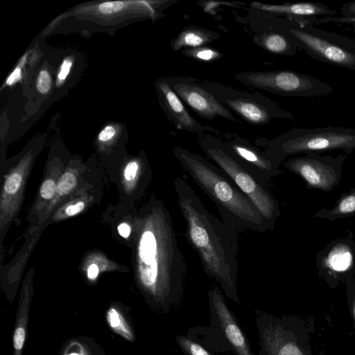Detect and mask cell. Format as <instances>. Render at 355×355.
I'll return each mask as SVG.
<instances>
[{"label": "cell", "mask_w": 355, "mask_h": 355, "mask_svg": "<svg viewBox=\"0 0 355 355\" xmlns=\"http://www.w3.org/2000/svg\"><path fill=\"white\" fill-rule=\"evenodd\" d=\"M174 188L187 239L205 272L220 285L227 297L240 304L236 286L237 231L211 214L184 178L177 177Z\"/></svg>", "instance_id": "1"}, {"label": "cell", "mask_w": 355, "mask_h": 355, "mask_svg": "<svg viewBox=\"0 0 355 355\" xmlns=\"http://www.w3.org/2000/svg\"><path fill=\"white\" fill-rule=\"evenodd\" d=\"M355 216V187L340 195L331 209L323 208L313 214L314 218L333 221Z\"/></svg>", "instance_id": "19"}, {"label": "cell", "mask_w": 355, "mask_h": 355, "mask_svg": "<svg viewBox=\"0 0 355 355\" xmlns=\"http://www.w3.org/2000/svg\"><path fill=\"white\" fill-rule=\"evenodd\" d=\"M234 78L249 87L282 96L316 97L334 91L325 82L291 70L243 71L236 73Z\"/></svg>", "instance_id": "9"}, {"label": "cell", "mask_w": 355, "mask_h": 355, "mask_svg": "<svg viewBox=\"0 0 355 355\" xmlns=\"http://www.w3.org/2000/svg\"><path fill=\"white\" fill-rule=\"evenodd\" d=\"M318 275L329 284L348 282L355 275V240L346 231L342 237L330 241L315 256Z\"/></svg>", "instance_id": "12"}, {"label": "cell", "mask_w": 355, "mask_h": 355, "mask_svg": "<svg viewBox=\"0 0 355 355\" xmlns=\"http://www.w3.org/2000/svg\"><path fill=\"white\" fill-rule=\"evenodd\" d=\"M254 313L259 355H306L291 318H277L261 310Z\"/></svg>", "instance_id": "11"}, {"label": "cell", "mask_w": 355, "mask_h": 355, "mask_svg": "<svg viewBox=\"0 0 355 355\" xmlns=\"http://www.w3.org/2000/svg\"><path fill=\"white\" fill-rule=\"evenodd\" d=\"M341 12L347 18H355V1L345 3L341 8Z\"/></svg>", "instance_id": "32"}, {"label": "cell", "mask_w": 355, "mask_h": 355, "mask_svg": "<svg viewBox=\"0 0 355 355\" xmlns=\"http://www.w3.org/2000/svg\"><path fill=\"white\" fill-rule=\"evenodd\" d=\"M107 319L110 325L116 329L121 334H123L127 338L130 337V332L124 327L123 324H121L123 318L119 314V313L114 309H110L107 314Z\"/></svg>", "instance_id": "23"}, {"label": "cell", "mask_w": 355, "mask_h": 355, "mask_svg": "<svg viewBox=\"0 0 355 355\" xmlns=\"http://www.w3.org/2000/svg\"><path fill=\"white\" fill-rule=\"evenodd\" d=\"M200 80L218 101L249 124L265 125L274 119L295 118L291 112L277 102L261 94L239 91L216 81Z\"/></svg>", "instance_id": "8"}, {"label": "cell", "mask_w": 355, "mask_h": 355, "mask_svg": "<svg viewBox=\"0 0 355 355\" xmlns=\"http://www.w3.org/2000/svg\"><path fill=\"white\" fill-rule=\"evenodd\" d=\"M165 78L184 104L200 117L207 120L220 117L232 122H239L232 112L209 92L199 79L183 76Z\"/></svg>", "instance_id": "13"}, {"label": "cell", "mask_w": 355, "mask_h": 355, "mask_svg": "<svg viewBox=\"0 0 355 355\" xmlns=\"http://www.w3.org/2000/svg\"><path fill=\"white\" fill-rule=\"evenodd\" d=\"M116 134V128L111 125L103 128L98 135V139L101 142H107L112 139Z\"/></svg>", "instance_id": "29"}, {"label": "cell", "mask_w": 355, "mask_h": 355, "mask_svg": "<svg viewBox=\"0 0 355 355\" xmlns=\"http://www.w3.org/2000/svg\"><path fill=\"white\" fill-rule=\"evenodd\" d=\"M52 80L49 72L46 69L41 70L36 79L37 90L42 94H46L51 89Z\"/></svg>", "instance_id": "24"}, {"label": "cell", "mask_w": 355, "mask_h": 355, "mask_svg": "<svg viewBox=\"0 0 355 355\" xmlns=\"http://www.w3.org/2000/svg\"><path fill=\"white\" fill-rule=\"evenodd\" d=\"M285 23L281 22L278 26L256 33L252 37L253 43L275 55H295L299 48L286 31Z\"/></svg>", "instance_id": "17"}, {"label": "cell", "mask_w": 355, "mask_h": 355, "mask_svg": "<svg viewBox=\"0 0 355 355\" xmlns=\"http://www.w3.org/2000/svg\"><path fill=\"white\" fill-rule=\"evenodd\" d=\"M220 139L230 153L263 184L268 185L272 178L282 173L279 168L282 163L253 146L247 139L232 134Z\"/></svg>", "instance_id": "14"}, {"label": "cell", "mask_w": 355, "mask_h": 355, "mask_svg": "<svg viewBox=\"0 0 355 355\" xmlns=\"http://www.w3.org/2000/svg\"><path fill=\"white\" fill-rule=\"evenodd\" d=\"M210 324L189 329L187 336L209 350L230 351L234 355H254L248 338L233 312L228 308L218 286L207 293Z\"/></svg>", "instance_id": "6"}, {"label": "cell", "mask_w": 355, "mask_h": 355, "mask_svg": "<svg viewBox=\"0 0 355 355\" xmlns=\"http://www.w3.org/2000/svg\"><path fill=\"white\" fill-rule=\"evenodd\" d=\"M182 53L192 60L205 63L218 60L224 55L218 49L207 46L186 48L182 50Z\"/></svg>", "instance_id": "20"}, {"label": "cell", "mask_w": 355, "mask_h": 355, "mask_svg": "<svg viewBox=\"0 0 355 355\" xmlns=\"http://www.w3.org/2000/svg\"><path fill=\"white\" fill-rule=\"evenodd\" d=\"M198 142L211 160L256 206L272 230L281 214L279 202L268 185L259 181L226 148L220 137L210 134L198 135Z\"/></svg>", "instance_id": "4"}, {"label": "cell", "mask_w": 355, "mask_h": 355, "mask_svg": "<svg viewBox=\"0 0 355 355\" xmlns=\"http://www.w3.org/2000/svg\"><path fill=\"white\" fill-rule=\"evenodd\" d=\"M25 330L23 327L16 329L13 336V345L16 349H21L25 340Z\"/></svg>", "instance_id": "31"}, {"label": "cell", "mask_w": 355, "mask_h": 355, "mask_svg": "<svg viewBox=\"0 0 355 355\" xmlns=\"http://www.w3.org/2000/svg\"><path fill=\"white\" fill-rule=\"evenodd\" d=\"M253 9L265 13L282 15L293 19L304 20V17L317 16L334 17L336 10L331 9L325 4L318 2H299L284 4H268L258 1L250 3Z\"/></svg>", "instance_id": "16"}, {"label": "cell", "mask_w": 355, "mask_h": 355, "mask_svg": "<svg viewBox=\"0 0 355 355\" xmlns=\"http://www.w3.org/2000/svg\"><path fill=\"white\" fill-rule=\"evenodd\" d=\"M173 153L193 181L213 201L227 225L236 231L272 230L256 206L216 165L181 146H175Z\"/></svg>", "instance_id": "3"}, {"label": "cell", "mask_w": 355, "mask_h": 355, "mask_svg": "<svg viewBox=\"0 0 355 355\" xmlns=\"http://www.w3.org/2000/svg\"><path fill=\"white\" fill-rule=\"evenodd\" d=\"M347 156L339 154L334 157L309 153L304 156L289 158L282 165L300 177L305 182L306 188L329 192L340 184Z\"/></svg>", "instance_id": "10"}, {"label": "cell", "mask_w": 355, "mask_h": 355, "mask_svg": "<svg viewBox=\"0 0 355 355\" xmlns=\"http://www.w3.org/2000/svg\"><path fill=\"white\" fill-rule=\"evenodd\" d=\"M284 28L299 49L314 60L355 70V41L302 19L286 21Z\"/></svg>", "instance_id": "7"}, {"label": "cell", "mask_w": 355, "mask_h": 355, "mask_svg": "<svg viewBox=\"0 0 355 355\" xmlns=\"http://www.w3.org/2000/svg\"><path fill=\"white\" fill-rule=\"evenodd\" d=\"M153 213L139 240L138 273L154 302L168 312L181 302L187 263L168 210L157 202Z\"/></svg>", "instance_id": "2"}, {"label": "cell", "mask_w": 355, "mask_h": 355, "mask_svg": "<svg viewBox=\"0 0 355 355\" xmlns=\"http://www.w3.org/2000/svg\"><path fill=\"white\" fill-rule=\"evenodd\" d=\"M26 55L21 60L19 64L14 69L12 73L8 76L6 81V85L11 86L18 82L21 78V67L26 61Z\"/></svg>", "instance_id": "28"}, {"label": "cell", "mask_w": 355, "mask_h": 355, "mask_svg": "<svg viewBox=\"0 0 355 355\" xmlns=\"http://www.w3.org/2000/svg\"><path fill=\"white\" fill-rule=\"evenodd\" d=\"M175 339L184 355H214L201 343L187 336L179 335Z\"/></svg>", "instance_id": "21"}, {"label": "cell", "mask_w": 355, "mask_h": 355, "mask_svg": "<svg viewBox=\"0 0 355 355\" xmlns=\"http://www.w3.org/2000/svg\"><path fill=\"white\" fill-rule=\"evenodd\" d=\"M69 355H78V354L74 353V354H69Z\"/></svg>", "instance_id": "36"}, {"label": "cell", "mask_w": 355, "mask_h": 355, "mask_svg": "<svg viewBox=\"0 0 355 355\" xmlns=\"http://www.w3.org/2000/svg\"><path fill=\"white\" fill-rule=\"evenodd\" d=\"M119 234L123 238H128L130 233V228L126 223H121L118 226Z\"/></svg>", "instance_id": "34"}, {"label": "cell", "mask_w": 355, "mask_h": 355, "mask_svg": "<svg viewBox=\"0 0 355 355\" xmlns=\"http://www.w3.org/2000/svg\"><path fill=\"white\" fill-rule=\"evenodd\" d=\"M139 166L136 162H130L127 164L124 170V177L126 180H134L137 176Z\"/></svg>", "instance_id": "30"}, {"label": "cell", "mask_w": 355, "mask_h": 355, "mask_svg": "<svg viewBox=\"0 0 355 355\" xmlns=\"http://www.w3.org/2000/svg\"><path fill=\"white\" fill-rule=\"evenodd\" d=\"M354 278H355V275H354Z\"/></svg>", "instance_id": "37"}, {"label": "cell", "mask_w": 355, "mask_h": 355, "mask_svg": "<svg viewBox=\"0 0 355 355\" xmlns=\"http://www.w3.org/2000/svg\"><path fill=\"white\" fill-rule=\"evenodd\" d=\"M56 190V185L53 180L48 179L45 180L40 187V195L44 199H51Z\"/></svg>", "instance_id": "27"}, {"label": "cell", "mask_w": 355, "mask_h": 355, "mask_svg": "<svg viewBox=\"0 0 355 355\" xmlns=\"http://www.w3.org/2000/svg\"><path fill=\"white\" fill-rule=\"evenodd\" d=\"M355 150V128L324 126L293 128L266 143V152L283 163L286 157L300 153L342 150L349 155Z\"/></svg>", "instance_id": "5"}, {"label": "cell", "mask_w": 355, "mask_h": 355, "mask_svg": "<svg viewBox=\"0 0 355 355\" xmlns=\"http://www.w3.org/2000/svg\"><path fill=\"white\" fill-rule=\"evenodd\" d=\"M76 178L71 172H67L62 175L56 185V192L60 196H64L72 190L76 184Z\"/></svg>", "instance_id": "22"}, {"label": "cell", "mask_w": 355, "mask_h": 355, "mask_svg": "<svg viewBox=\"0 0 355 355\" xmlns=\"http://www.w3.org/2000/svg\"><path fill=\"white\" fill-rule=\"evenodd\" d=\"M98 274V267L95 264H91L87 269V276L90 279L96 278Z\"/></svg>", "instance_id": "35"}, {"label": "cell", "mask_w": 355, "mask_h": 355, "mask_svg": "<svg viewBox=\"0 0 355 355\" xmlns=\"http://www.w3.org/2000/svg\"><path fill=\"white\" fill-rule=\"evenodd\" d=\"M73 64V59L71 57L64 58L58 70L56 78L57 85L62 84L68 76Z\"/></svg>", "instance_id": "26"}, {"label": "cell", "mask_w": 355, "mask_h": 355, "mask_svg": "<svg viewBox=\"0 0 355 355\" xmlns=\"http://www.w3.org/2000/svg\"><path fill=\"white\" fill-rule=\"evenodd\" d=\"M220 37L218 33L204 27L190 26L184 28L171 40L170 46L173 51L186 48H195L206 46Z\"/></svg>", "instance_id": "18"}, {"label": "cell", "mask_w": 355, "mask_h": 355, "mask_svg": "<svg viewBox=\"0 0 355 355\" xmlns=\"http://www.w3.org/2000/svg\"><path fill=\"white\" fill-rule=\"evenodd\" d=\"M155 85L159 104L168 119L176 128L197 135L207 132L220 134L218 130L200 123L191 116L165 77L159 78Z\"/></svg>", "instance_id": "15"}, {"label": "cell", "mask_w": 355, "mask_h": 355, "mask_svg": "<svg viewBox=\"0 0 355 355\" xmlns=\"http://www.w3.org/2000/svg\"><path fill=\"white\" fill-rule=\"evenodd\" d=\"M85 205L83 202H78L75 205H71L66 209V214L68 216H73L80 212L84 209Z\"/></svg>", "instance_id": "33"}, {"label": "cell", "mask_w": 355, "mask_h": 355, "mask_svg": "<svg viewBox=\"0 0 355 355\" xmlns=\"http://www.w3.org/2000/svg\"><path fill=\"white\" fill-rule=\"evenodd\" d=\"M22 182V177L18 173H12L6 180L4 190L8 194H14L19 189Z\"/></svg>", "instance_id": "25"}]
</instances>
